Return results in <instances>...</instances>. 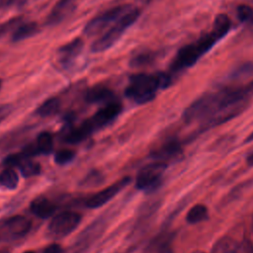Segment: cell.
I'll return each instance as SVG.
<instances>
[{"mask_svg": "<svg viewBox=\"0 0 253 253\" xmlns=\"http://www.w3.org/2000/svg\"><path fill=\"white\" fill-rule=\"evenodd\" d=\"M252 96L253 81L222 88L199 97L185 110L183 117L187 123L203 120L205 126L211 127L238 115Z\"/></svg>", "mask_w": 253, "mask_h": 253, "instance_id": "obj_1", "label": "cell"}, {"mask_svg": "<svg viewBox=\"0 0 253 253\" xmlns=\"http://www.w3.org/2000/svg\"><path fill=\"white\" fill-rule=\"evenodd\" d=\"M170 83L171 77L167 73H138L129 78L125 93L129 100L137 104H145L154 99L159 89L166 88Z\"/></svg>", "mask_w": 253, "mask_h": 253, "instance_id": "obj_2", "label": "cell"}, {"mask_svg": "<svg viewBox=\"0 0 253 253\" xmlns=\"http://www.w3.org/2000/svg\"><path fill=\"white\" fill-rule=\"evenodd\" d=\"M218 41L219 39L211 31L196 42L184 45L178 50L171 63L172 71H180L191 67Z\"/></svg>", "mask_w": 253, "mask_h": 253, "instance_id": "obj_3", "label": "cell"}, {"mask_svg": "<svg viewBox=\"0 0 253 253\" xmlns=\"http://www.w3.org/2000/svg\"><path fill=\"white\" fill-rule=\"evenodd\" d=\"M139 14L140 11L137 8L131 7L124 16L114 23L105 34L92 43L91 50L93 52H102L112 47L121 39L126 29H128L138 19Z\"/></svg>", "mask_w": 253, "mask_h": 253, "instance_id": "obj_4", "label": "cell"}, {"mask_svg": "<svg viewBox=\"0 0 253 253\" xmlns=\"http://www.w3.org/2000/svg\"><path fill=\"white\" fill-rule=\"evenodd\" d=\"M132 6L120 5L104 12L103 14L93 18L84 28V34L92 37L102 33L112 23H116L122 16H124Z\"/></svg>", "mask_w": 253, "mask_h": 253, "instance_id": "obj_5", "label": "cell"}, {"mask_svg": "<svg viewBox=\"0 0 253 253\" xmlns=\"http://www.w3.org/2000/svg\"><path fill=\"white\" fill-rule=\"evenodd\" d=\"M81 214L66 211L56 214L48 224V231L52 236L62 237L71 233L80 223Z\"/></svg>", "mask_w": 253, "mask_h": 253, "instance_id": "obj_6", "label": "cell"}, {"mask_svg": "<svg viewBox=\"0 0 253 253\" xmlns=\"http://www.w3.org/2000/svg\"><path fill=\"white\" fill-rule=\"evenodd\" d=\"M166 167V162L157 160L143 166L136 176V188L139 190H149L158 185Z\"/></svg>", "mask_w": 253, "mask_h": 253, "instance_id": "obj_7", "label": "cell"}, {"mask_svg": "<svg viewBox=\"0 0 253 253\" xmlns=\"http://www.w3.org/2000/svg\"><path fill=\"white\" fill-rule=\"evenodd\" d=\"M32 226L30 219L23 215H13L1 223L2 235L7 238H19L26 235Z\"/></svg>", "mask_w": 253, "mask_h": 253, "instance_id": "obj_8", "label": "cell"}, {"mask_svg": "<svg viewBox=\"0 0 253 253\" xmlns=\"http://www.w3.org/2000/svg\"><path fill=\"white\" fill-rule=\"evenodd\" d=\"M129 183V178L125 177L122 178L121 180L117 181L116 183L112 184L111 186L101 190L100 192L96 193L92 197H90L86 201V206L91 209H96L104 206L107 204L109 201H111L115 196L118 195L127 184Z\"/></svg>", "mask_w": 253, "mask_h": 253, "instance_id": "obj_9", "label": "cell"}, {"mask_svg": "<svg viewBox=\"0 0 253 253\" xmlns=\"http://www.w3.org/2000/svg\"><path fill=\"white\" fill-rule=\"evenodd\" d=\"M77 0H58L46 17V25L55 26L69 18L76 10Z\"/></svg>", "mask_w": 253, "mask_h": 253, "instance_id": "obj_10", "label": "cell"}, {"mask_svg": "<svg viewBox=\"0 0 253 253\" xmlns=\"http://www.w3.org/2000/svg\"><path fill=\"white\" fill-rule=\"evenodd\" d=\"M83 46L84 42L79 38L74 39L60 46L57 50V58L59 64L65 69L71 67L81 53Z\"/></svg>", "mask_w": 253, "mask_h": 253, "instance_id": "obj_11", "label": "cell"}, {"mask_svg": "<svg viewBox=\"0 0 253 253\" xmlns=\"http://www.w3.org/2000/svg\"><path fill=\"white\" fill-rule=\"evenodd\" d=\"M122 112V105L117 102L108 103L105 107L100 109L92 118L88 119L94 129L102 127L114 121Z\"/></svg>", "mask_w": 253, "mask_h": 253, "instance_id": "obj_12", "label": "cell"}, {"mask_svg": "<svg viewBox=\"0 0 253 253\" xmlns=\"http://www.w3.org/2000/svg\"><path fill=\"white\" fill-rule=\"evenodd\" d=\"M30 208L32 212L41 218L49 217L56 210L55 204L44 196H39L34 199L30 205Z\"/></svg>", "mask_w": 253, "mask_h": 253, "instance_id": "obj_13", "label": "cell"}, {"mask_svg": "<svg viewBox=\"0 0 253 253\" xmlns=\"http://www.w3.org/2000/svg\"><path fill=\"white\" fill-rule=\"evenodd\" d=\"M182 151L181 144L175 140L168 141L161 145L159 148L154 150L151 154L153 158H155L157 161L166 162L169 159H172L176 156H178Z\"/></svg>", "mask_w": 253, "mask_h": 253, "instance_id": "obj_14", "label": "cell"}, {"mask_svg": "<svg viewBox=\"0 0 253 253\" xmlns=\"http://www.w3.org/2000/svg\"><path fill=\"white\" fill-rule=\"evenodd\" d=\"M113 98H114L113 91L102 85H97L90 88L85 94V100L91 104L103 103V102L111 103L113 102L112 101Z\"/></svg>", "mask_w": 253, "mask_h": 253, "instance_id": "obj_15", "label": "cell"}, {"mask_svg": "<svg viewBox=\"0 0 253 253\" xmlns=\"http://www.w3.org/2000/svg\"><path fill=\"white\" fill-rule=\"evenodd\" d=\"M38 32H39V26L36 22L20 23L14 29L11 39L13 42H20L35 36Z\"/></svg>", "mask_w": 253, "mask_h": 253, "instance_id": "obj_16", "label": "cell"}, {"mask_svg": "<svg viewBox=\"0 0 253 253\" xmlns=\"http://www.w3.org/2000/svg\"><path fill=\"white\" fill-rule=\"evenodd\" d=\"M93 130V126H91L90 122L86 120L82 125H80L77 127H74L71 129L65 136V141L69 143H76L83 139H85Z\"/></svg>", "mask_w": 253, "mask_h": 253, "instance_id": "obj_17", "label": "cell"}, {"mask_svg": "<svg viewBox=\"0 0 253 253\" xmlns=\"http://www.w3.org/2000/svg\"><path fill=\"white\" fill-rule=\"evenodd\" d=\"M17 167H19L21 174L27 178L36 176L41 172V165L38 162L32 160L30 157H26L23 155V153H21Z\"/></svg>", "mask_w": 253, "mask_h": 253, "instance_id": "obj_18", "label": "cell"}, {"mask_svg": "<svg viewBox=\"0 0 253 253\" xmlns=\"http://www.w3.org/2000/svg\"><path fill=\"white\" fill-rule=\"evenodd\" d=\"M211 253H240V248L234 239L223 236L214 243Z\"/></svg>", "mask_w": 253, "mask_h": 253, "instance_id": "obj_19", "label": "cell"}, {"mask_svg": "<svg viewBox=\"0 0 253 253\" xmlns=\"http://www.w3.org/2000/svg\"><path fill=\"white\" fill-rule=\"evenodd\" d=\"M230 27H231V22L228 16L225 14H218L213 21L211 31L220 40L229 32Z\"/></svg>", "mask_w": 253, "mask_h": 253, "instance_id": "obj_20", "label": "cell"}, {"mask_svg": "<svg viewBox=\"0 0 253 253\" xmlns=\"http://www.w3.org/2000/svg\"><path fill=\"white\" fill-rule=\"evenodd\" d=\"M60 107V102L57 98L52 97L42 103L37 109V114L41 117H50L55 115Z\"/></svg>", "mask_w": 253, "mask_h": 253, "instance_id": "obj_21", "label": "cell"}, {"mask_svg": "<svg viewBox=\"0 0 253 253\" xmlns=\"http://www.w3.org/2000/svg\"><path fill=\"white\" fill-rule=\"evenodd\" d=\"M208 217V209L205 205L197 204L190 209L186 215V219L191 224L199 223Z\"/></svg>", "mask_w": 253, "mask_h": 253, "instance_id": "obj_22", "label": "cell"}, {"mask_svg": "<svg viewBox=\"0 0 253 253\" xmlns=\"http://www.w3.org/2000/svg\"><path fill=\"white\" fill-rule=\"evenodd\" d=\"M19 176L13 167H7L0 173V184L9 189L13 190L18 186Z\"/></svg>", "mask_w": 253, "mask_h": 253, "instance_id": "obj_23", "label": "cell"}, {"mask_svg": "<svg viewBox=\"0 0 253 253\" xmlns=\"http://www.w3.org/2000/svg\"><path fill=\"white\" fill-rule=\"evenodd\" d=\"M157 57V53L150 50H144L135 54L129 61V64L132 67H142L151 64L155 58Z\"/></svg>", "mask_w": 253, "mask_h": 253, "instance_id": "obj_24", "label": "cell"}, {"mask_svg": "<svg viewBox=\"0 0 253 253\" xmlns=\"http://www.w3.org/2000/svg\"><path fill=\"white\" fill-rule=\"evenodd\" d=\"M40 153L48 154L52 150V135L48 131L41 132L35 142Z\"/></svg>", "mask_w": 253, "mask_h": 253, "instance_id": "obj_25", "label": "cell"}, {"mask_svg": "<svg viewBox=\"0 0 253 253\" xmlns=\"http://www.w3.org/2000/svg\"><path fill=\"white\" fill-rule=\"evenodd\" d=\"M236 14L238 19L242 23H252L253 22V8L246 4L238 5L236 8Z\"/></svg>", "mask_w": 253, "mask_h": 253, "instance_id": "obj_26", "label": "cell"}, {"mask_svg": "<svg viewBox=\"0 0 253 253\" xmlns=\"http://www.w3.org/2000/svg\"><path fill=\"white\" fill-rule=\"evenodd\" d=\"M75 156V152L68 148H63L55 152L54 154V161L57 164H66L70 162Z\"/></svg>", "mask_w": 253, "mask_h": 253, "instance_id": "obj_27", "label": "cell"}, {"mask_svg": "<svg viewBox=\"0 0 253 253\" xmlns=\"http://www.w3.org/2000/svg\"><path fill=\"white\" fill-rule=\"evenodd\" d=\"M103 180V176L98 171H92L90 172L82 181V185L84 187H94L95 185H98Z\"/></svg>", "mask_w": 253, "mask_h": 253, "instance_id": "obj_28", "label": "cell"}, {"mask_svg": "<svg viewBox=\"0 0 253 253\" xmlns=\"http://www.w3.org/2000/svg\"><path fill=\"white\" fill-rule=\"evenodd\" d=\"M21 20H22L21 17H16L7 22L1 23L0 24V37L3 36L4 34H6L8 31L12 30L13 28H16L21 23Z\"/></svg>", "mask_w": 253, "mask_h": 253, "instance_id": "obj_29", "label": "cell"}, {"mask_svg": "<svg viewBox=\"0 0 253 253\" xmlns=\"http://www.w3.org/2000/svg\"><path fill=\"white\" fill-rule=\"evenodd\" d=\"M62 248L59 244L56 243H52L48 246H46L43 250V253H62Z\"/></svg>", "mask_w": 253, "mask_h": 253, "instance_id": "obj_30", "label": "cell"}, {"mask_svg": "<svg viewBox=\"0 0 253 253\" xmlns=\"http://www.w3.org/2000/svg\"><path fill=\"white\" fill-rule=\"evenodd\" d=\"M11 111H12V107L10 105L0 106V123L9 116Z\"/></svg>", "mask_w": 253, "mask_h": 253, "instance_id": "obj_31", "label": "cell"}, {"mask_svg": "<svg viewBox=\"0 0 253 253\" xmlns=\"http://www.w3.org/2000/svg\"><path fill=\"white\" fill-rule=\"evenodd\" d=\"M12 2H13V0H0V9L10 6Z\"/></svg>", "mask_w": 253, "mask_h": 253, "instance_id": "obj_32", "label": "cell"}, {"mask_svg": "<svg viewBox=\"0 0 253 253\" xmlns=\"http://www.w3.org/2000/svg\"><path fill=\"white\" fill-rule=\"evenodd\" d=\"M247 162L250 165H253V152L250 153V155L247 157Z\"/></svg>", "mask_w": 253, "mask_h": 253, "instance_id": "obj_33", "label": "cell"}, {"mask_svg": "<svg viewBox=\"0 0 253 253\" xmlns=\"http://www.w3.org/2000/svg\"><path fill=\"white\" fill-rule=\"evenodd\" d=\"M0 253H11L8 249H0Z\"/></svg>", "mask_w": 253, "mask_h": 253, "instance_id": "obj_34", "label": "cell"}, {"mask_svg": "<svg viewBox=\"0 0 253 253\" xmlns=\"http://www.w3.org/2000/svg\"><path fill=\"white\" fill-rule=\"evenodd\" d=\"M253 139V133L248 137V139H247V141H249V140H252Z\"/></svg>", "mask_w": 253, "mask_h": 253, "instance_id": "obj_35", "label": "cell"}, {"mask_svg": "<svg viewBox=\"0 0 253 253\" xmlns=\"http://www.w3.org/2000/svg\"><path fill=\"white\" fill-rule=\"evenodd\" d=\"M24 253H35V252L32 251V250H29V251H26V252H24Z\"/></svg>", "mask_w": 253, "mask_h": 253, "instance_id": "obj_36", "label": "cell"}, {"mask_svg": "<svg viewBox=\"0 0 253 253\" xmlns=\"http://www.w3.org/2000/svg\"><path fill=\"white\" fill-rule=\"evenodd\" d=\"M1 86H2V81H1V79H0V89H1Z\"/></svg>", "mask_w": 253, "mask_h": 253, "instance_id": "obj_37", "label": "cell"}]
</instances>
